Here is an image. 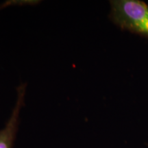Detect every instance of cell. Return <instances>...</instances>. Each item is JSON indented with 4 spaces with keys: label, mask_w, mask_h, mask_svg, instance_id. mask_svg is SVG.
Listing matches in <instances>:
<instances>
[{
    "label": "cell",
    "mask_w": 148,
    "mask_h": 148,
    "mask_svg": "<svg viewBox=\"0 0 148 148\" xmlns=\"http://www.w3.org/2000/svg\"><path fill=\"white\" fill-rule=\"evenodd\" d=\"M109 17L124 30L148 39V4L140 0L110 1Z\"/></svg>",
    "instance_id": "obj_1"
},
{
    "label": "cell",
    "mask_w": 148,
    "mask_h": 148,
    "mask_svg": "<svg viewBox=\"0 0 148 148\" xmlns=\"http://www.w3.org/2000/svg\"><path fill=\"white\" fill-rule=\"evenodd\" d=\"M17 97L12 114L3 129L0 130V148H12L15 140L19 123V115L24 104L26 84H21L18 86Z\"/></svg>",
    "instance_id": "obj_2"
}]
</instances>
